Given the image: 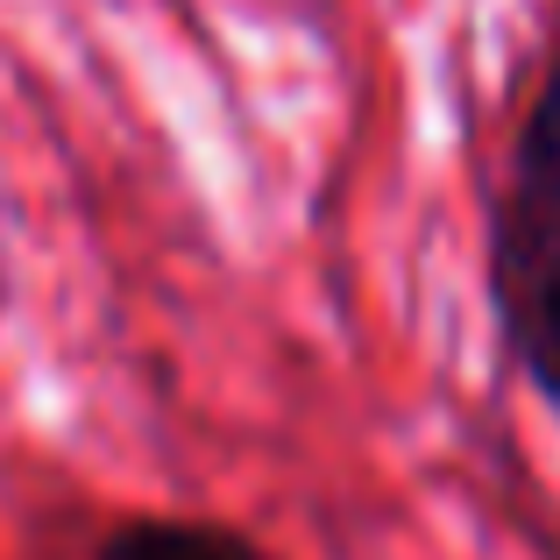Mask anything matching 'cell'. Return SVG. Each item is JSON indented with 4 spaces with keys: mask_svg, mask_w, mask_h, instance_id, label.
I'll return each instance as SVG.
<instances>
[{
    "mask_svg": "<svg viewBox=\"0 0 560 560\" xmlns=\"http://www.w3.org/2000/svg\"><path fill=\"white\" fill-rule=\"evenodd\" d=\"M93 560H262L242 533L199 518H128L93 547Z\"/></svg>",
    "mask_w": 560,
    "mask_h": 560,
    "instance_id": "cell-1",
    "label": "cell"
}]
</instances>
